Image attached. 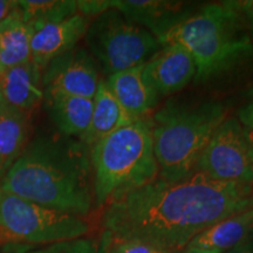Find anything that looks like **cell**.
Listing matches in <instances>:
<instances>
[{
    "mask_svg": "<svg viewBox=\"0 0 253 253\" xmlns=\"http://www.w3.org/2000/svg\"><path fill=\"white\" fill-rule=\"evenodd\" d=\"M253 208V184L220 182L194 171L170 182L157 177L107 204L104 231L170 253L184 250L213 224Z\"/></svg>",
    "mask_w": 253,
    "mask_h": 253,
    "instance_id": "1",
    "label": "cell"
},
{
    "mask_svg": "<svg viewBox=\"0 0 253 253\" xmlns=\"http://www.w3.org/2000/svg\"><path fill=\"white\" fill-rule=\"evenodd\" d=\"M102 237L106 240L109 253H170L167 250L147 242L116 238L107 231H103Z\"/></svg>",
    "mask_w": 253,
    "mask_h": 253,
    "instance_id": "22",
    "label": "cell"
},
{
    "mask_svg": "<svg viewBox=\"0 0 253 253\" xmlns=\"http://www.w3.org/2000/svg\"><path fill=\"white\" fill-rule=\"evenodd\" d=\"M131 122H134L132 119L109 90L106 82L100 81L96 94L93 97V112L89 126L79 140L90 149L106 136L122 126L130 125Z\"/></svg>",
    "mask_w": 253,
    "mask_h": 253,
    "instance_id": "17",
    "label": "cell"
},
{
    "mask_svg": "<svg viewBox=\"0 0 253 253\" xmlns=\"http://www.w3.org/2000/svg\"><path fill=\"white\" fill-rule=\"evenodd\" d=\"M218 101H169L149 119L161 178L175 182L195 171L202 151L227 115Z\"/></svg>",
    "mask_w": 253,
    "mask_h": 253,
    "instance_id": "4",
    "label": "cell"
},
{
    "mask_svg": "<svg viewBox=\"0 0 253 253\" xmlns=\"http://www.w3.org/2000/svg\"><path fill=\"white\" fill-rule=\"evenodd\" d=\"M143 74L158 96H169L195 80L196 63L184 47L169 43L144 63Z\"/></svg>",
    "mask_w": 253,
    "mask_h": 253,
    "instance_id": "10",
    "label": "cell"
},
{
    "mask_svg": "<svg viewBox=\"0 0 253 253\" xmlns=\"http://www.w3.org/2000/svg\"><path fill=\"white\" fill-rule=\"evenodd\" d=\"M0 99L12 108L31 115L43 100L42 71L33 61L2 69Z\"/></svg>",
    "mask_w": 253,
    "mask_h": 253,
    "instance_id": "13",
    "label": "cell"
},
{
    "mask_svg": "<svg viewBox=\"0 0 253 253\" xmlns=\"http://www.w3.org/2000/svg\"><path fill=\"white\" fill-rule=\"evenodd\" d=\"M246 96L250 97V100L253 99V86L248 90V93H246Z\"/></svg>",
    "mask_w": 253,
    "mask_h": 253,
    "instance_id": "29",
    "label": "cell"
},
{
    "mask_svg": "<svg viewBox=\"0 0 253 253\" xmlns=\"http://www.w3.org/2000/svg\"><path fill=\"white\" fill-rule=\"evenodd\" d=\"M88 231L82 217L43 208L0 189V244L50 245L84 237Z\"/></svg>",
    "mask_w": 253,
    "mask_h": 253,
    "instance_id": "6",
    "label": "cell"
},
{
    "mask_svg": "<svg viewBox=\"0 0 253 253\" xmlns=\"http://www.w3.org/2000/svg\"><path fill=\"white\" fill-rule=\"evenodd\" d=\"M195 171L220 182L253 184V164L245 129L237 118H226L214 130Z\"/></svg>",
    "mask_w": 253,
    "mask_h": 253,
    "instance_id": "8",
    "label": "cell"
},
{
    "mask_svg": "<svg viewBox=\"0 0 253 253\" xmlns=\"http://www.w3.org/2000/svg\"><path fill=\"white\" fill-rule=\"evenodd\" d=\"M253 239V208L213 224L195 237L186 250L202 253H225Z\"/></svg>",
    "mask_w": 253,
    "mask_h": 253,
    "instance_id": "15",
    "label": "cell"
},
{
    "mask_svg": "<svg viewBox=\"0 0 253 253\" xmlns=\"http://www.w3.org/2000/svg\"><path fill=\"white\" fill-rule=\"evenodd\" d=\"M112 8L110 0H82L78 1V12L84 17L96 18L107 9Z\"/></svg>",
    "mask_w": 253,
    "mask_h": 253,
    "instance_id": "23",
    "label": "cell"
},
{
    "mask_svg": "<svg viewBox=\"0 0 253 253\" xmlns=\"http://www.w3.org/2000/svg\"><path fill=\"white\" fill-rule=\"evenodd\" d=\"M225 253H253V239H250Z\"/></svg>",
    "mask_w": 253,
    "mask_h": 253,
    "instance_id": "27",
    "label": "cell"
},
{
    "mask_svg": "<svg viewBox=\"0 0 253 253\" xmlns=\"http://www.w3.org/2000/svg\"><path fill=\"white\" fill-rule=\"evenodd\" d=\"M18 12L24 23L34 32L79 13L75 0H20Z\"/></svg>",
    "mask_w": 253,
    "mask_h": 253,
    "instance_id": "20",
    "label": "cell"
},
{
    "mask_svg": "<svg viewBox=\"0 0 253 253\" xmlns=\"http://www.w3.org/2000/svg\"><path fill=\"white\" fill-rule=\"evenodd\" d=\"M110 5L157 40L194 12L189 2L173 0H110Z\"/></svg>",
    "mask_w": 253,
    "mask_h": 253,
    "instance_id": "11",
    "label": "cell"
},
{
    "mask_svg": "<svg viewBox=\"0 0 253 253\" xmlns=\"http://www.w3.org/2000/svg\"><path fill=\"white\" fill-rule=\"evenodd\" d=\"M176 43L196 63V84H207L253 59V41L242 15L229 1L202 6L158 39Z\"/></svg>",
    "mask_w": 253,
    "mask_h": 253,
    "instance_id": "3",
    "label": "cell"
},
{
    "mask_svg": "<svg viewBox=\"0 0 253 253\" xmlns=\"http://www.w3.org/2000/svg\"><path fill=\"white\" fill-rule=\"evenodd\" d=\"M34 31L20 18L17 8L0 23V65L1 71L32 61V37Z\"/></svg>",
    "mask_w": 253,
    "mask_h": 253,
    "instance_id": "19",
    "label": "cell"
},
{
    "mask_svg": "<svg viewBox=\"0 0 253 253\" xmlns=\"http://www.w3.org/2000/svg\"><path fill=\"white\" fill-rule=\"evenodd\" d=\"M177 253H202V252H196V251H191V250H186L184 249L181 252H177Z\"/></svg>",
    "mask_w": 253,
    "mask_h": 253,
    "instance_id": "30",
    "label": "cell"
},
{
    "mask_svg": "<svg viewBox=\"0 0 253 253\" xmlns=\"http://www.w3.org/2000/svg\"><path fill=\"white\" fill-rule=\"evenodd\" d=\"M94 202L99 207L160 176L149 119L136 120L90 148Z\"/></svg>",
    "mask_w": 253,
    "mask_h": 253,
    "instance_id": "5",
    "label": "cell"
},
{
    "mask_svg": "<svg viewBox=\"0 0 253 253\" xmlns=\"http://www.w3.org/2000/svg\"><path fill=\"white\" fill-rule=\"evenodd\" d=\"M43 102L60 134L80 138L86 132L93 112V99L45 90Z\"/></svg>",
    "mask_w": 253,
    "mask_h": 253,
    "instance_id": "16",
    "label": "cell"
},
{
    "mask_svg": "<svg viewBox=\"0 0 253 253\" xmlns=\"http://www.w3.org/2000/svg\"><path fill=\"white\" fill-rule=\"evenodd\" d=\"M18 1L14 0H0V23L5 20L17 8Z\"/></svg>",
    "mask_w": 253,
    "mask_h": 253,
    "instance_id": "26",
    "label": "cell"
},
{
    "mask_svg": "<svg viewBox=\"0 0 253 253\" xmlns=\"http://www.w3.org/2000/svg\"><path fill=\"white\" fill-rule=\"evenodd\" d=\"M237 120L240 125L244 126L248 130L253 131V99L249 101L238 110V118Z\"/></svg>",
    "mask_w": 253,
    "mask_h": 253,
    "instance_id": "25",
    "label": "cell"
},
{
    "mask_svg": "<svg viewBox=\"0 0 253 253\" xmlns=\"http://www.w3.org/2000/svg\"><path fill=\"white\" fill-rule=\"evenodd\" d=\"M30 114L19 112L0 99V181L30 142Z\"/></svg>",
    "mask_w": 253,
    "mask_h": 253,
    "instance_id": "18",
    "label": "cell"
},
{
    "mask_svg": "<svg viewBox=\"0 0 253 253\" xmlns=\"http://www.w3.org/2000/svg\"><path fill=\"white\" fill-rule=\"evenodd\" d=\"M244 129H245V128H244ZM245 135H246V140H248L250 158H251V162H252V164H253V131L248 130V129H245Z\"/></svg>",
    "mask_w": 253,
    "mask_h": 253,
    "instance_id": "28",
    "label": "cell"
},
{
    "mask_svg": "<svg viewBox=\"0 0 253 253\" xmlns=\"http://www.w3.org/2000/svg\"><path fill=\"white\" fill-rule=\"evenodd\" d=\"M84 39L88 52L108 77L144 65L162 47L149 31L115 8L94 18Z\"/></svg>",
    "mask_w": 253,
    "mask_h": 253,
    "instance_id": "7",
    "label": "cell"
},
{
    "mask_svg": "<svg viewBox=\"0 0 253 253\" xmlns=\"http://www.w3.org/2000/svg\"><path fill=\"white\" fill-rule=\"evenodd\" d=\"M230 5L242 15L253 41V0H233Z\"/></svg>",
    "mask_w": 253,
    "mask_h": 253,
    "instance_id": "24",
    "label": "cell"
},
{
    "mask_svg": "<svg viewBox=\"0 0 253 253\" xmlns=\"http://www.w3.org/2000/svg\"><path fill=\"white\" fill-rule=\"evenodd\" d=\"M104 82L132 121L148 119L158 102V94L143 74V65L109 75Z\"/></svg>",
    "mask_w": 253,
    "mask_h": 253,
    "instance_id": "14",
    "label": "cell"
},
{
    "mask_svg": "<svg viewBox=\"0 0 253 253\" xmlns=\"http://www.w3.org/2000/svg\"><path fill=\"white\" fill-rule=\"evenodd\" d=\"M0 72H1V65H0Z\"/></svg>",
    "mask_w": 253,
    "mask_h": 253,
    "instance_id": "31",
    "label": "cell"
},
{
    "mask_svg": "<svg viewBox=\"0 0 253 253\" xmlns=\"http://www.w3.org/2000/svg\"><path fill=\"white\" fill-rule=\"evenodd\" d=\"M99 84L96 63L84 48L75 47L53 59L42 69L43 91H60L93 99Z\"/></svg>",
    "mask_w": 253,
    "mask_h": 253,
    "instance_id": "9",
    "label": "cell"
},
{
    "mask_svg": "<svg viewBox=\"0 0 253 253\" xmlns=\"http://www.w3.org/2000/svg\"><path fill=\"white\" fill-rule=\"evenodd\" d=\"M90 21V18L77 13L60 23L39 28L32 37V61L42 71L53 59L77 47L86 36Z\"/></svg>",
    "mask_w": 253,
    "mask_h": 253,
    "instance_id": "12",
    "label": "cell"
},
{
    "mask_svg": "<svg viewBox=\"0 0 253 253\" xmlns=\"http://www.w3.org/2000/svg\"><path fill=\"white\" fill-rule=\"evenodd\" d=\"M0 189L41 207L87 216L94 203L90 149L81 140L41 135L0 181Z\"/></svg>",
    "mask_w": 253,
    "mask_h": 253,
    "instance_id": "2",
    "label": "cell"
},
{
    "mask_svg": "<svg viewBox=\"0 0 253 253\" xmlns=\"http://www.w3.org/2000/svg\"><path fill=\"white\" fill-rule=\"evenodd\" d=\"M24 253H109V251L106 240L101 236L100 239L80 237L33 250L27 248Z\"/></svg>",
    "mask_w": 253,
    "mask_h": 253,
    "instance_id": "21",
    "label": "cell"
}]
</instances>
